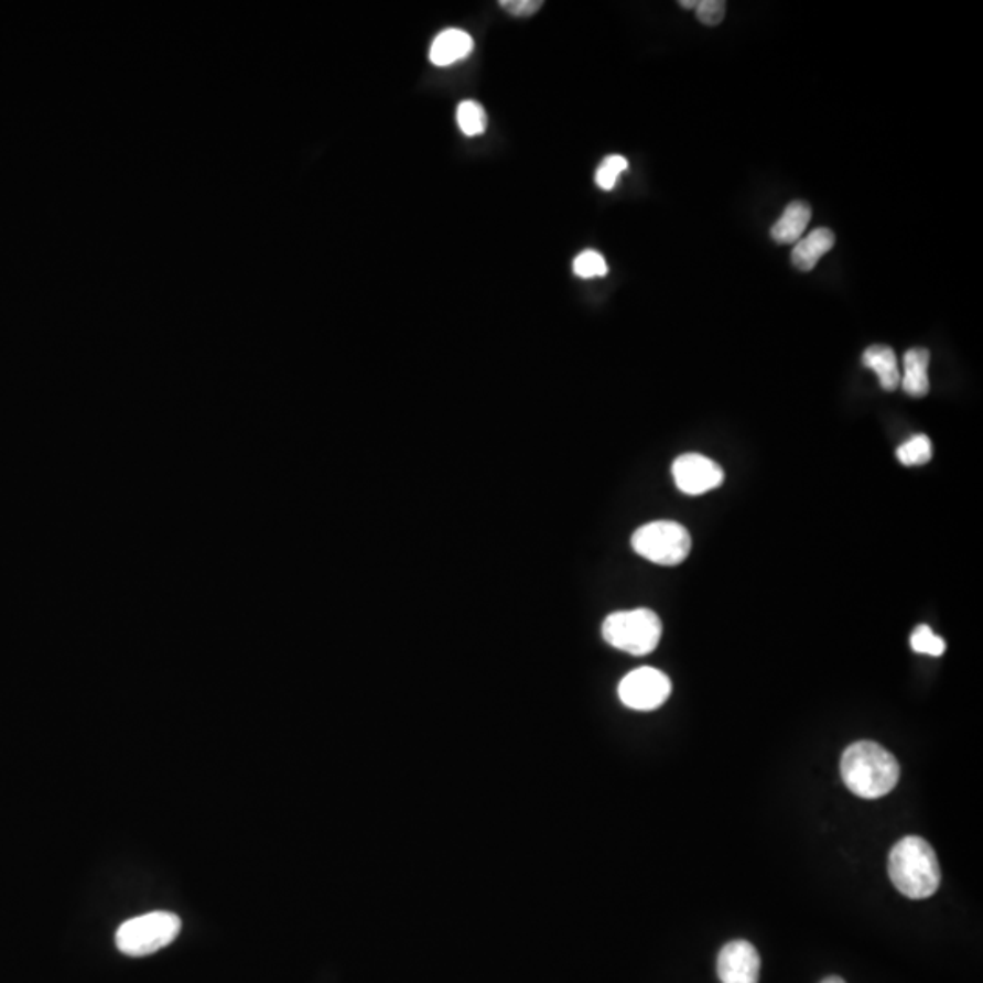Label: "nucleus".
Masks as SVG:
<instances>
[{"mask_svg":"<svg viewBox=\"0 0 983 983\" xmlns=\"http://www.w3.org/2000/svg\"><path fill=\"white\" fill-rule=\"evenodd\" d=\"M840 770L847 789L865 800L889 795L900 779V764L874 742H856L845 748Z\"/></svg>","mask_w":983,"mask_h":983,"instance_id":"nucleus-1","label":"nucleus"},{"mask_svg":"<svg viewBox=\"0 0 983 983\" xmlns=\"http://www.w3.org/2000/svg\"><path fill=\"white\" fill-rule=\"evenodd\" d=\"M889 876L901 895L923 900L940 887L942 868L935 849L923 838L907 836L890 851Z\"/></svg>","mask_w":983,"mask_h":983,"instance_id":"nucleus-2","label":"nucleus"},{"mask_svg":"<svg viewBox=\"0 0 983 983\" xmlns=\"http://www.w3.org/2000/svg\"><path fill=\"white\" fill-rule=\"evenodd\" d=\"M603 639L627 655L647 656L656 650L663 634L658 614L650 608H634L611 614L603 622Z\"/></svg>","mask_w":983,"mask_h":983,"instance_id":"nucleus-3","label":"nucleus"},{"mask_svg":"<svg viewBox=\"0 0 983 983\" xmlns=\"http://www.w3.org/2000/svg\"><path fill=\"white\" fill-rule=\"evenodd\" d=\"M181 920L172 912H148L125 921L116 935L119 951L128 957H148L161 951L179 937Z\"/></svg>","mask_w":983,"mask_h":983,"instance_id":"nucleus-4","label":"nucleus"},{"mask_svg":"<svg viewBox=\"0 0 983 983\" xmlns=\"http://www.w3.org/2000/svg\"><path fill=\"white\" fill-rule=\"evenodd\" d=\"M691 533L676 521H652L633 536L634 552L661 566L680 565L691 554Z\"/></svg>","mask_w":983,"mask_h":983,"instance_id":"nucleus-5","label":"nucleus"},{"mask_svg":"<svg viewBox=\"0 0 983 983\" xmlns=\"http://www.w3.org/2000/svg\"><path fill=\"white\" fill-rule=\"evenodd\" d=\"M672 683L669 676L652 667H641L623 678L617 689L623 705L633 711H656L669 700Z\"/></svg>","mask_w":983,"mask_h":983,"instance_id":"nucleus-6","label":"nucleus"},{"mask_svg":"<svg viewBox=\"0 0 983 983\" xmlns=\"http://www.w3.org/2000/svg\"><path fill=\"white\" fill-rule=\"evenodd\" d=\"M676 487L687 496H701L723 483L722 466L705 455L683 454L672 465Z\"/></svg>","mask_w":983,"mask_h":983,"instance_id":"nucleus-7","label":"nucleus"},{"mask_svg":"<svg viewBox=\"0 0 983 983\" xmlns=\"http://www.w3.org/2000/svg\"><path fill=\"white\" fill-rule=\"evenodd\" d=\"M759 968L761 960L756 947L745 940L728 942L717 957V976L722 983H758Z\"/></svg>","mask_w":983,"mask_h":983,"instance_id":"nucleus-8","label":"nucleus"},{"mask_svg":"<svg viewBox=\"0 0 983 983\" xmlns=\"http://www.w3.org/2000/svg\"><path fill=\"white\" fill-rule=\"evenodd\" d=\"M931 354L926 348H910L904 356V376L900 387L910 398H926L931 388L929 382Z\"/></svg>","mask_w":983,"mask_h":983,"instance_id":"nucleus-9","label":"nucleus"},{"mask_svg":"<svg viewBox=\"0 0 983 983\" xmlns=\"http://www.w3.org/2000/svg\"><path fill=\"white\" fill-rule=\"evenodd\" d=\"M863 367L873 370L878 376L879 385L885 392H895L900 387L901 371L898 367V357L895 350L885 345L868 346L863 352Z\"/></svg>","mask_w":983,"mask_h":983,"instance_id":"nucleus-10","label":"nucleus"},{"mask_svg":"<svg viewBox=\"0 0 983 983\" xmlns=\"http://www.w3.org/2000/svg\"><path fill=\"white\" fill-rule=\"evenodd\" d=\"M474 50V41L468 33L463 30H445L435 37L434 44L430 47V61L435 66H451V64L463 61L471 55Z\"/></svg>","mask_w":983,"mask_h":983,"instance_id":"nucleus-11","label":"nucleus"},{"mask_svg":"<svg viewBox=\"0 0 983 983\" xmlns=\"http://www.w3.org/2000/svg\"><path fill=\"white\" fill-rule=\"evenodd\" d=\"M834 241H836V237L829 228H818V230L811 231L806 239L796 242L795 250H792V264L801 272H811L820 262L821 257L834 248Z\"/></svg>","mask_w":983,"mask_h":983,"instance_id":"nucleus-12","label":"nucleus"},{"mask_svg":"<svg viewBox=\"0 0 983 983\" xmlns=\"http://www.w3.org/2000/svg\"><path fill=\"white\" fill-rule=\"evenodd\" d=\"M811 206L803 201H795L784 209V214L770 228V236L778 245H790L801 239L809 220H811Z\"/></svg>","mask_w":983,"mask_h":983,"instance_id":"nucleus-13","label":"nucleus"},{"mask_svg":"<svg viewBox=\"0 0 983 983\" xmlns=\"http://www.w3.org/2000/svg\"><path fill=\"white\" fill-rule=\"evenodd\" d=\"M457 125L466 137H477L487 130V114L476 100H463L457 106Z\"/></svg>","mask_w":983,"mask_h":983,"instance_id":"nucleus-14","label":"nucleus"},{"mask_svg":"<svg viewBox=\"0 0 983 983\" xmlns=\"http://www.w3.org/2000/svg\"><path fill=\"white\" fill-rule=\"evenodd\" d=\"M896 457L904 466L926 465L932 457V443L926 434L912 435L896 451Z\"/></svg>","mask_w":983,"mask_h":983,"instance_id":"nucleus-15","label":"nucleus"},{"mask_svg":"<svg viewBox=\"0 0 983 983\" xmlns=\"http://www.w3.org/2000/svg\"><path fill=\"white\" fill-rule=\"evenodd\" d=\"M910 647L918 655L935 656V658H940L946 652V641L927 625L915 628V633L910 636Z\"/></svg>","mask_w":983,"mask_h":983,"instance_id":"nucleus-16","label":"nucleus"},{"mask_svg":"<svg viewBox=\"0 0 983 983\" xmlns=\"http://www.w3.org/2000/svg\"><path fill=\"white\" fill-rule=\"evenodd\" d=\"M574 273L581 279L605 278L608 273L607 261L599 251H581L574 259Z\"/></svg>","mask_w":983,"mask_h":983,"instance_id":"nucleus-17","label":"nucleus"},{"mask_svg":"<svg viewBox=\"0 0 983 983\" xmlns=\"http://www.w3.org/2000/svg\"><path fill=\"white\" fill-rule=\"evenodd\" d=\"M627 168L628 161L623 158V155H608V158L603 159V163L599 164L596 172L597 186L605 190V192L613 190L614 186H616L617 177H619Z\"/></svg>","mask_w":983,"mask_h":983,"instance_id":"nucleus-18","label":"nucleus"},{"mask_svg":"<svg viewBox=\"0 0 983 983\" xmlns=\"http://www.w3.org/2000/svg\"><path fill=\"white\" fill-rule=\"evenodd\" d=\"M725 11H727V4L723 0H700L698 2V19L705 26H717L723 21Z\"/></svg>","mask_w":983,"mask_h":983,"instance_id":"nucleus-19","label":"nucleus"},{"mask_svg":"<svg viewBox=\"0 0 983 983\" xmlns=\"http://www.w3.org/2000/svg\"><path fill=\"white\" fill-rule=\"evenodd\" d=\"M499 6H501L503 10L507 11V13H510V15L525 19V17L538 13V11L541 10L543 2H541V0H501Z\"/></svg>","mask_w":983,"mask_h":983,"instance_id":"nucleus-20","label":"nucleus"},{"mask_svg":"<svg viewBox=\"0 0 983 983\" xmlns=\"http://www.w3.org/2000/svg\"><path fill=\"white\" fill-rule=\"evenodd\" d=\"M681 8H687V10H691V8H698V0H687V2H680Z\"/></svg>","mask_w":983,"mask_h":983,"instance_id":"nucleus-21","label":"nucleus"},{"mask_svg":"<svg viewBox=\"0 0 983 983\" xmlns=\"http://www.w3.org/2000/svg\"><path fill=\"white\" fill-rule=\"evenodd\" d=\"M821 983H845V980L840 979V976H827L825 980H821Z\"/></svg>","mask_w":983,"mask_h":983,"instance_id":"nucleus-22","label":"nucleus"}]
</instances>
